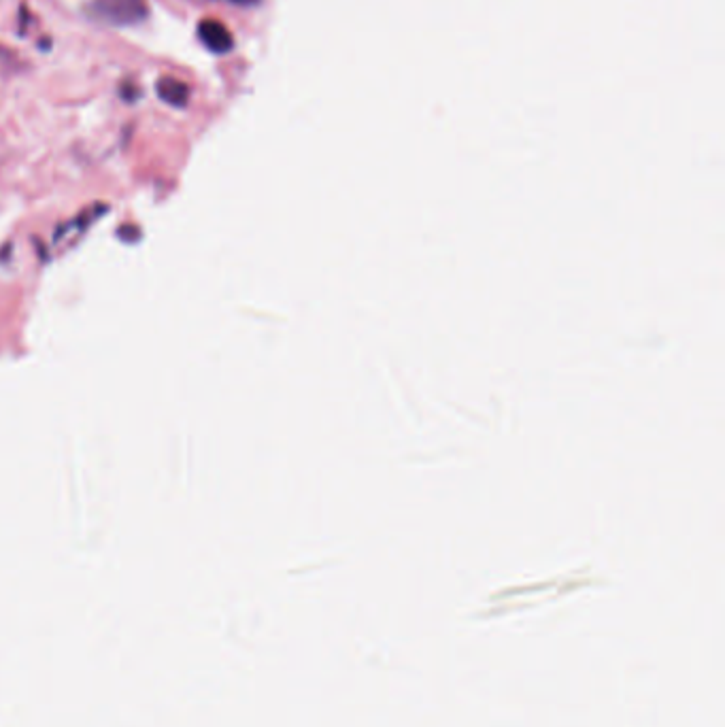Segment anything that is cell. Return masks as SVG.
<instances>
[{"label": "cell", "instance_id": "obj_1", "mask_svg": "<svg viewBox=\"0 0 725 727\" xmlns=\"http://www.w3.org/2000/svg\"><path fill=\"white\" fill-rule=\"evenodd\" d=\"M88 18L107 26H134L147 20V0H92L86 7Z\"/></svg>", "mask_w": 725, "mask_h": 727}, {"label": "cell", "instance_id": "obj_2", "mask_svg": "<svg viewBox=\"0 0 725 727\" xmlns=\"http://www.w3.org/2000/svg\"><path fill=\"white\" fill-rule=\"evenodd\" d=\"M198 39L213 54H228L234 47L232 32L217 20H202L198 24Z\"/></svg>", "mask_w": 725, "mask_h": 727}, {"label": "cell", "instance_id": "obj_3", "mask_svg": "<svg viewBox=\"0 0 725 727\" xmlns=\"http://www.w3.org/2000/svg\"><path fill=\"white\" fill-rule=\"evenodd\" d=\"M158 96L164 100L166 105L175 109H185L190 103V88L188 83H183L173 77H162L158 81Z\"/></svg>", "mask_w": 725, "mask_h": 727}, {"label": "cell", "instance_id": "obj_4", "mask_svg": "<svg viewBox=\"0 0 725 727\" xmlns=\"http://www.w3.org/2000/svg\"><path fill=\"white\" fill-rule=\"evenodd\" d=\"M222 3H230L236 7H256L262 3V0H222Z\"/></svg>", "mask_w": 725, "mask_h": 727}]
</instances>
